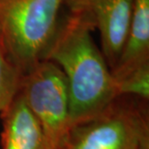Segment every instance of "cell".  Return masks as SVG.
Wrapping results in <instances>:
<instances>
[{"instance_id":"8fae6325","label":"cell","mask_w":149,"mask_h":149,"mask_svg":"<svg viewBox=\"0 0 149 149\" xmlns=\"http://www.w3.org/2000/svg\"><path fill=\"white\" fill-rule=\"evenodd\" d=\"M0 1H1V0H0Z\"/></svg>"},{"instance_id":"6da1fadb","label":"cell","mask_w":149,"mask_h":149,"mask_svg":"<svg viewBox=\"0 0 149 149\" xmlns=\"http://www.w3.org/2000/svg\"><path fill=\"white\" fill-rule=\"evenodd\" d=\"M95 26L86 14H68L43 60L53 62L66 79L71 128L102 111L117 97L115 82L102 52L92 38Z\"/></svg>"},{"instance_id":"3957f363","label":"cell","mask_w":149,"mask_h":149,"mask_svg":"<svg viewBox=\"0 0 149 149\" xmlns=\"http://www.w3.org/2000/svg\"><path fill=\"white\" fill-rule=\"evenodd\" d=\"M60 149H149L148 101L117 96L98 114L71 128Z\"/></svg>"},{"instance_id":"30bf717a","label":"cell","mask_w":149,"mask_h":149,"mask_svg":"<svg viewBox=\"0 0 149 149\" xmlns=\"http://www.w3.org/2000/svg\"><path fill=\"white\" fill-rule=\"evenodd\" d=\"M65 4L68 6L71 14L84 13L85 0H65Z\"/></svg>"},{"instance_id":"277c9868","label":"cell","mask_w":149,"mask_h":149,"mask_svg":"<svg viewBox=\"0 0 149 149\" xmlns=\"http://www.w3.org/2000/svg\"><path fill=\"white\" fill-rule=\"evenodd\" d=\"M19 93L40 124L46 149H60L71 129L69 91L61 69L40 61L20 76Z\"/></svg>"},{"instance_id":"52a82bcc","label":"cell","mask_w":149,"mask_h":149,"mask_svg":"<svg viewBox=\"0 0 149 149\" xmlns=\"http://www.w3.org/2000/svg\"><path fill=\"white\" fill-rule=\"evenodd\" d=\"M149 64V0H134L127 38L114 68V80Z\"/></svg>"},{"instance_id":"7a4b0ae2","label":"cell","mask_w":149,"mask_h":149,"mask_svg":"<svg viewBox=\"0 0 149 149\" xmlns=\"http://www.w3.org/2000/svg\"><path fill=\"white\" fill-rule=\"evenodd\" d=\"M65 0H1L0 45L20 74L43 60Z\"/></svg>"},{"instance_id":"ba28073f","label":"cell","mask_w":149,"mask_h":149,"mask_svg":"<svg viewBox=\"0 0 149 149\" xmlns=\"http://www.w3.org/2000/svg\"><path fill=\"white\" fill-rule=\"evenodd\" d=\"M114 82L117 96H133L149 101V64Z\"/></svg>"},{"instance_id":"5b68a950","label":"cell","mask_w":149,"mask_h":149,"mask_svg":"<svg viewBox=\"0 0 149 149\" xmlns=\"http://www.w3.org/2000/svg\"><path fill=\"white\" fill-rule=\"evenodd\" d=\"M134 0H85L84 14L100 32L102 53L111 71L126 41Z\"/></svg>"},{"instance_id":"9c48e42d","label":"cell","mask_w":149,"mask_h":149,"mask_svg":"<svg viewBox=\"0 0 149 149\" xmlns=\"http://www.w3.org/2000/svg\"><path fill=\"white\" fill-rule=\"evenodd\" d=\"M20 73L6 57L0 45V112L10 105L19 90Z\"/></svg>"},{"instance_id":"8992f818","label":"cell","mask_w":149,"mask_h":149,"mask_svg":"<svg viewBox=\"0 0 149 149\" xmlns=\"http://www.w3.org/2000/svg\"><path fill=\"white\" fill-rule=\"evenodd\" d=\"M0 117L2 149H46L42 128L19 90Z\"/></svg>"}]
</instances>
